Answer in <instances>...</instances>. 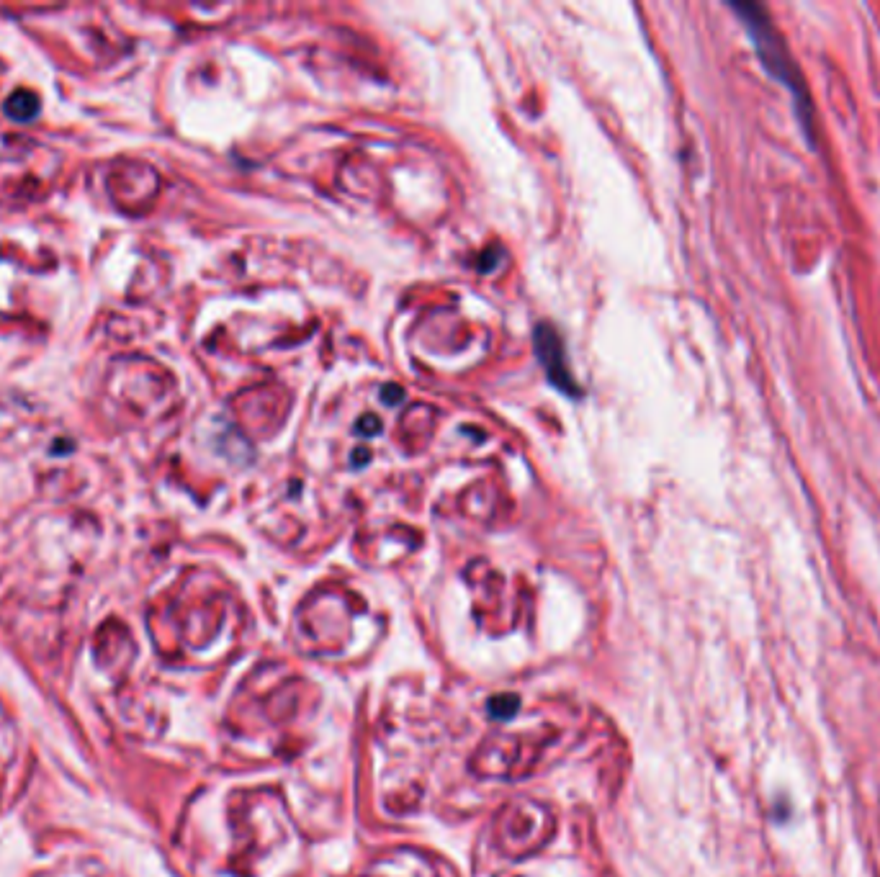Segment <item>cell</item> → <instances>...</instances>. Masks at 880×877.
Wrapping results in <instances>:
<instances>
[{
	"label": "cell",
	"instance_id": "obj_1",
	"mask_svg": "<svg viewBox=\"0 0 880 877\" xmlns=\"http://www.w3.org/2000/svg\"><path fill=\"white\" fill-rule=\"evenodd\" d=\"M729 8L736 13V19L742 21L744 29H747L754 52L760 57V65L765 67V73L790 93L793 106H796V116L798 121H801V129L808 139V145H814L816 142L814 101H811L806 78H803L801 67H798L796 57H793L788 42H785L783 31L778 29V24H775V19L770 16V11H767L765 6H760V3L731 0Z\"/></svg>",
	"mask_w": 880,
	"mask_h": 877
},
{
	"label": "cell",
	"instance_id": "obj_2",
	"mask_svg": "<svg viewBox=\"0 0 880 877\" xmlns=\"http://www.w3.org/2000/svg\"><path fill=\"white\" fill-rule=\"evenodd\" d=\"M533 348H536L538 361H541L543 371L549 376L551 384L567 394V397H579V384L574 381L572 371L567 366V355H564V343H561L559 332L554 330V325L549 322H541L533 332Z\"/></svg>",
	"mask_w": 880,
	"mask_h": 877
},
{
	"label": "cell",
	"instance_id": "obj_3",
	"mask_svg": "<svg viewBox=\"0 0 880 877\" xmlns=\"http://www.w3.org/2000/svg\"><path fill=\"white\" fill-rule=\"evenodd\" d=\"M37 111H39L37 96L29 91H16L6 101V114L11 116L13 121H19V124L34 119V116H37Z\"/></svg>",
	"mask_w": 880,
	"mask_h": 877
},
{
	"label": "cell",
	"instance_id": "obj_4",
	"mask_svg": "<svg viewBox=\"0 0 880 877\" xmlns=\"http://www.w3.org/2000/svg\"><path fill=\"white\" fill-rule=\"evenodd\" d=\"M397 399H402V389H397L394 384H386L384 386V402L386 404H394Z\"/></svg>",
	"mask_w": 880,
	"mask_h": 877
},
{
	"label": "cell",
	"instance_id": "obj_5",
	"mask_svg": "<svg viewBox=\"0 0 880 877\" xmlns=\"http://www.w3.org/2000/svg\"><path fill=\"white\" fill-rule=\"evenodd\" d=\"M361 427H366V433H363V435H376V433H379V422H376V417H363Z\"/></svg>",
	"mask_w": 880,
	"mask_h": 877
}]
</instances>
